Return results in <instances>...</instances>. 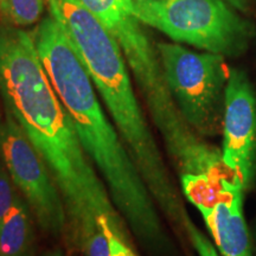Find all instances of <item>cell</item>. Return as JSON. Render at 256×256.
I'll list each match as a JSON object with an SVG mask.
<instances>
[{
    "label": "cell",
    "mask_w": 256,
    "mask_h": 256,
    "mask_svg": "<svg viewBox=\"0 0 256 256\" xmlns=\"http://www.w3.org/2000/svg\"><path fill=\"white\" fill-rule=\"evenodd\" d=\"M0 94L6 112L23 128L60 188L74 244L80 249L101 232L100 217H107L115 234L128 241L122 217L83 150L31 32L8 24L0 26Z\"/></svg>",
    "instance_id": "6da1fadb"
},
{
    "label": "cell",
    "mask_w": 256,
    "mask_h": 256,
    "mask_svg": "<svg viewBox=\"0 0 256 256\" xmlns=\"http://www.w3.org/2000/svg\"><path fill=\"white\" fill-rule=\"evenodd\" d=\"M31 34L48 78L114 206L138 238L158 243L162 232L151 192L106 115L94 83L66 30L48 11Z\"/></svg>",
    "instance_id": "7a4b0ae2"
},
{
    "label": "cell",
    "mask_w": 256,
    "mask_h": 256,
    "mask_svg": "<svg viewBox=\"0 0 256 256\" xmlns=\"http://www.w3.org/2000/svg\"><path fill=\"white\" fill-rule=\"evenodd\" d=\"M172 98L183 119L202 136L222 130L226 90V64L222 55L194 52L172 43L156 44Z\"/></svg>",
    "instance_id": "3957f363"
},
{
    "label": "cell",
    "mask_w": 256,
    "mask_h": 256,
    "mask_svg": "<svg viewBox=\"0 0 256 256\" xmlns=\"http://www.w3.org/2000/svg\"><path fill=\"white\" fill-rule=\"evenodd\" d=\"M132 11L144 25L208 52L232 55L246 43V25L226 0L132 2Z\"/></svg>",
    "instance_id": "277c9868"
},
{
    "label": "cell",
    "mask_w": 256,
    "mask_h": 256,
    "mask_svg": "<svg viewBox=\"0 0 256 256\" xmlns=\"http://www.w3.org/2000/svg\"><path fill=\"white\" fill-rule=\"evenodd\" d=\"M0 156L12 180L24 194L40 228L51 236L66 235V204L43 158L11 114L6 112Z\"/></svg>",
    "instance_id": "5b68a950"
},
{
    "label": "cell",
    "mask_w": 256,
    "mask_h": 256,
    "mask_svg": "<svg viewBox=\"0 0 256 256\" xmlns=\"http://www.w3.org/2000/svg\"><path fill=\"white\" fill-rule=\"evenodd\" d=\"M222 158L244 188L252 182L256 159V98L242 72L229 74L224 90Z\"/></svg>",
    "instance_id": "8992f818"
},
{
    "label": "cell",
    "mask_w": 256,
    "mask_h": 256,
    "mask_svg": "<svg viewBox=\"0 0 256 256\" xmlns=\"http://www.w3.org/2000/svg\"><path fill=\"white\" fill-rule=\"evenodd\" d=\"M113 34L134 78H142L160 66L156 46H153L142 23L134 16L130 0H81Z\"/></svg>",
    "instance_id": "52a82bcc"
},
{
    "label": "cell",
    "mask_w": 256,
    "mask_h": 256,
    "mask_svg": "<svg viewBox=\"0 0 256 256\" xmlns=\"http://www.w3.org/2000/svg\"><path fill=\"white\" fill-rule=\"evenodd\" d=\"M243 191L244 186L240 180L226 182L218 203L203 217L222 256H252L242 211Z\"/></svg>",
    "instance_id": "ba28073f"
},
{
    "label": "cell",
    "mask_w": 256,
    "mask_h": 256,
    "mask_svg": "<svg viewBox=\"0 0 256 256\" xmlns=\"http://www.w3.org/2000/svg\"><path fill=\"white\" fill-rule=\"evenodd\" d=\"M34 232L31 212L22 197L0 223V256L34 255Z\"/></svg>",
    "instance_id": "9c48e42d"
},
{
    "label": "cell",
    "mask_w": 256,
    "mask_h": 256,
    "mask_svg": "<svg viewBox=\"0 0 256 256\" xmlns=\"http://www.w3.org/2000/svg\"><path fill=\"white\" fill-rule=\"evenodd\" d=\"M180 182L188 202L200 211L203 217L209 215L218 203L224 183L208 174H182Z\"/></svg>",
    "instance_id": "30bf717a"
},
{
    "label": "cell",
    "mask_w": 256,
    "mask_h": 256,
    "mask_svg": "<svg viewBox=\"0 0 256 256\" xmlns=\"http://www.w3.org/2000/svg\"><path fill=\"white\" fill-rule=\"evenodd\" d=\"M46 8L49 0H0V16L5 24L22 28L40 23Z\"/></svg>",
    "instance_id": "8fae6325"
},
{
    "label": "cell",
    "mask_w": 256,
    "mask_h": 256,
    "mask_svg": "<svg viewBox=\"0 0 256 256\" xmlns=\"http://www.w3.org/2000/svg\"><path fill=\"white\" fill-rule=\"evenodd\" d=\"M17 190L5 164L0 162V223L20 197Z\"/></svg>",
    "instance_id": "7c38bea8"
},
{
    "label": "cell",
    "mask_w": 256,
    "mask_h": 256,
    "mask_svg": "<svg viewBox=\"0 0 256 256\" xmlns=\"http://www.w3.org/2000/svg\"><path fill=\"white\" fill-rule=\"evenodd\" d=\"M101 229L104 230L106 238L110 243V249L112 256H136L134 252L127 246V241L121 238L119 235H116L112 226L110 220L107 217H100L98 220Z\"/></svg>",
    "instance_id": "4fadbf2b"
},
{
    "label": "cell",
    "mask_w": 256,
    "mask_h": 256,
    "mask_svg": "<svg viewBox=\"0 0 256 256\" xmlns=\"http://www.w3.org/2000/svg\"><path fill=\"white\" fill-rule=\"evenodd\" d=\"M184 229L186 230L188 238L200 256H218L212 243L197 229V226L191 222L190 218H188L185 222Z\"/></svg>",
    "instance_id": "5bb4252c"
},
{
    "label": "cell",
    "mask_w": 256,
    "mask_h": 256,
    "mask_svg": "<svg viewBox=\"0 0 256 256\" xmlns=\"http://www.w3.org/2000/svg\"><path fill=\"white\" fill-rule=\"evenodd\" d=\"M84 256H112L110 243L104 230L94 234L80 247Z\"/></svg>",
    "instance_id": "9a60e30c"
},
{
    "label": "cell",
    "mask_w": 256,
    "mask_h": 256,
    "mask_svg": "<svg viewBox=\"0 0 256 256\" xmlns=\"http://www.w3.org/2000/svg\"><path fill=\"white\" fill-rule=\"evenodd\" d=\"M249 0H226V2L232 6V8L241 10V11H246L248 6Z\"/></svg>",
    "instance_id": "2e32d148"
},
{
    "label": "cell",
    "mask_w": 256,
    "mask_h": 256,
    "mask_svg": "<svg viewBox=\"0 0 256 256\" xmlns=\"http://www.w3.org/2000/svg\"><path fill=\"white\" fill-rule=\"evenodd\" d=\"M40 256H72L70 252L63 250V249H54V250H49Z\"/></svg>",
    "instance_id": "e0dca14e"
},
{
    "label": "cell",
    "mask_w": 256,
    "mask_h": 256,
    "mask_svg": "<svg viewBox=\"0 0 256 256\" xmlns=\"http://www.w3.org/2000/svg\"><path fill=\"white\" fill-rule=\"evenodd\" d=\"M133 4H146V2H160V0H130Z\"/></svg>",
    "instance_id": "ac0fdd59"
},
{
    "label": "cell",
    "mask_w": 256,
    "mask_h": 256,
    "mask_svg": "<svg viewBox=\"0 0 256 256\" xmlns=\"http://www.w3.org/2000/svg\"><path fill=\"white\" fill-rule=\"evenodd\" d=\"M2 130H4V122H2V115H0V144H2Z\"/></svg>",
    "instance_id": "d6986e66"
}]
</instances>
